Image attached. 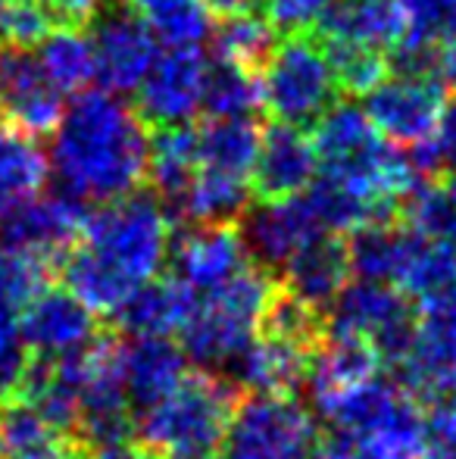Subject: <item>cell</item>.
Listing matches in <instances>:
<instances>
[{"label": "cell", "mask_w": 456, "mask_h": 459, "mask_svg": "<svg viewBox=\"0 0 456 459\" xmlns=\"http://www.w3.org/2000/svg\"><path fill=\"white\" fill-rule=\"evenodd\" d=\"M169 250V210L159 197L125 194L85 216L79 244L63 263V281L94 316H113L134 288L159 275Z\"/></svg>", "instance_id": "obj_1"}, {"label": "cell", "mask_w": 456, "mask_h": 459, "mask_svg": "<svg viewBox=\"0 0 456 459\" xmlns=\"http://www.w3.org/2000/svg\"><path fill=\"white\" fill-rule=\"evenodd\" d=\"M50 134V169L82 204H110L134 194L147 178L151 138L144 119L113 91H82Z\"/></svg>", "instance_id": "obj_2"}, {"label": "cell", "mask_w": 456, "mask_h": 459, "mask_svg": "<svg viewBox=\"0 0 456 459\" xmlns=\"http://www.w3.org/2000/svg\"><path fill=\"white\" fill-rule=\"evenodd\" d=\"M313 147L323 172L319 178L341 187L347 197L372 212V219L388 216L391 206L407 200L416 185L413 163L397 153L357 107L344 103L319 116Z\"/></svg>", "instance_id": "obj_3"}, {"label": "cell", "mask_w": 456, "mask_h": 459, "mask_svg": "<svg viewBox=\"0 0 456 459\" xmlns=\"http://www.w3.org/2000/svg\"><path fill=\"white\" fill-rule=\"evenodd\" d=\"M235 412V387L207 372H188L169 394L141 406L138 431L163 456L216 454Z\"/></svg>", "instance_id": "obj_4"}, {"label": "cell", "mask_w": 456, "mask_h": 459, "mask_svg": "<svg viewBox=\"0 0 456 459\" xmlns=\"http://www.w3.org/2000/svg\"><path fill=\"white\" fill-rule=\"evenodd\" d=\"M279 288L260 269H244L228 284L201 294L182 328L185 353L203 366H231L262 332Z\"/></svg>", "instance_id": "obj_5"}, {"label": "cell", "mask_w": 456, "mask_h": 459, "mask_svg": "<svg viewBox=\"0 0 456 459\" xmlns=\"http://www.w3.org/2000/svg\"><path fill=\"white\" fill-rule=\"evenodd\" d=\"M75 394V431L85 441L107 447L128 437L134 425L132 397L122 375V344L94 338L73 357L54 359Z\"/></svg>", "instance_id": "obj_6"}, {"label": "cell", "mask_w": 456, "mask_h": 459, "mask_svg": "<svg viewBox=\"0 0 456 459\" xmlns=\"http://www.w3.org/2000/svg\"><path fill=\"white\" fill-rule=\"evenodd\" d=\"M338 94L329 54L306 31L288 35L275 44L262 63L260 103L288 126H306L329 113Z\"/></svg>", "instance_id": "obj_7"}, {"label": "cell", "mask_w": 456, "mask_h": 459, "mask_svg": "<svg viewBox=\"0 0 456 459\" xmlns=\"http://www.w3.org/2000/svg\"><path fill=\"white\" fill-rule=\"evenodd\" d=\"M319 441L313 412L291 394H254L231 412L222 459H313Z\"/></svg>", "instance_id": "obj_8"}, {"label": "cell", "mask_w": 456, "mask_h": 459, "mask_svg": "<svg viewBox=\"0 0 456 459\" xmlns=\"http://www.w3.org/2000/svg\"><path fill=\"white\" fill-rule=\"evenodd\" d=\"M325 309H329L331 338L363 344L378 353V359H391V363L403 353L416 328L407 294L384 281H369V278L344 284L341 294Z\"/></svg>", "instance_id": "obj_9"}, {"label": "cell", "mask_w": 456, "mask_h": 459, "mask_svg": "<svg viewBox=\"0 0 456 459\" xmlns=\"http://www.w3.org/2000/svg\"><path fill=\"white\" fill-rule=\"evenodd\" d=\"M447 109V85H441L438 75L432 73H407L388 79L384 75L369 94H366V109L372 126L388 138L391 144L416 147L432 134L438 126L441 113Z\"/></svg>", "instance_id": "obj_10"}, {"label": "cell", "mask_w": 456, "mask_h": 459, "mask_svg": "<svg viewBox=\"0 0 456 459\" xmlns=\"http://www.w3.org/2000/svg\"><path fill=\"white\" fill-rule=\"evenodd\" d=\"M210 60L197 48H169L138 85V116L166 128L185 126L203 109Z\"/></svg>", "instance_id": "obj_11"}, {"label": "cell", "mask_w": 456, "mask_h": 459, "mask_svg": "<svg viewBox=\"0 0 456 459\" xmlns=\"http://www.w3.org/2000/svg\"><path fill=\"white\" fill-rule=\"evenodd\" d=\"M85 229L82 200L63 194H38L0 219V244L38 260L66 256Z\"/></svg>", "instance_id": "obj_12"}, {"label": "cell", "mask_w": 456, "mask_h": 459, "mask_svg": "<svg viewBox=\"0 0 456 459\" xmlns=\"http://www.w3.org/2000/svg\"><path fill=\"white\" fill-rule=\"evenodd\" d=\"M94 66L104 91H138L157 60V38L128 6H107L94 22Z\"/></svg>", "instance_id": "obj_13"}, {"label": "cell", "mask_w": 456, "mask_h": 459, "mask_svg": "<svg viewBox=\"0 0 456 459\" xmlns=\"http://www.w3.org/2000/svg\"><path fill=\"white\" fill-rule=\"evenodd\" d=\"M176 278L194 297L228 284L250 269V250L231 222H197L169 250Z\"/></svg>", "instance_id": "obj_14"}, {"label": "cell", "mask_w": 456, "mask_h": 459, "mask_svg": "<svg viewBox=\"0 0 456 459\" xmlns=\"http://www.w3.org/2000/svg\"><path fill=\"white\" fill-rule=\"evenodd\" d=\"M63 94L25 48H0V119L31 138L50 134L63 119Z\"/></svg>", "instance_id": "obj_15"}, {"label": "cell", "mask_w": 456, "mask_h": 459, "mask_svg": "<svg viewBox=\"0 0 456 459\" xmlns=\"http://www.w3.org/2000/svg\"><path fill=\"white\" fill-rule=\"evenodd\" d=\"M19 334L41 359H63L91 344L98 338V325L91 309L69 290L44 288L19 316Z\"/></svg>", "instance_id": "obj_16"}, {"label": "cell", "mask_w": 456, "mask_h": 459, "mask_svg": "<svg viewBox=\"0 0 456 459\" xmlns=\"http://www.w3.org/2000/svg\"><path fill=\"white\" fill-rule=\"evenodd\" d=\"M378 378H382L378 353H372L363 344H353V341L331 338V344H325L316 357H310L304 381L310 387L313 406L319 410V416L335 422Z\"/></svg>", "instance_id": "obj_17"}, {"label": "cell", "mask_w": 456, "mask_h": 459, "mask_svg": "<svg viewBox=\"0 0 456 459\" xmlns=\"http://www.w3.org/2000/svg\"><path fill=\"white\" fill-rule=\"evenodd\" d=\"M325 235L329 231L323 229L306 194L262 200V206H256L244 222V244L250 256H256L266 266H285L291 256H297L300 250Z\"/></svg>", "instance_id": "obj_18"}, {"label": "cell", "mask_w": 456, "mask_h": 459, "mask_svg": "<svg viewBox=\"0 0 456 459\" xmlns=\"http://www.w3.org/2000/svg\"><path fill=\"white\" fill-rule=\"evenodd\" d=\"M319 160L313 138L300 132V126L275 122L266 132H260V147H256L254 172H250V187L262 200H285L297 197L316 182Z\"/></svg>", "instance_id": "obj_19"}, {"label": "cell", "mask_w": 456, "mask_h": 459, "mask_svg": "<svg viewBox=\"0 0 456 459\" xmlns=\"http://www.w3.org/2000/svg\"><path fill=\"white\" fill-rule=\"evenodd\" d=\"M310 366V347L262 328L235 357V378L254 394H291L304 385Z\"/></svg>", "instance_id": "obj_20"}, {"label": "cell", "mask_w": 456, "mask_h": 459, "mask_svg": "<svg viewBox=\"0 0 456 459\" xmlns=\"http://www.w3.org/2000/svg\"><path fill=\"white\" fill-rule=\"evenodd\" d=\"M325 41L359 44L372 50H397L407 38V13L400 0H335L319 22Z\"/></svg>", "instance_id": "obj_21"}, {"label": "cell", "mask_w": 456, "mask_h": 459, "mask_svg": "<svg viewBox=\"0 0 456 459\" xmlns=\"http://www.w3.org/2000/svg\"><path fill=\"white\" fill-rule=\"evenodd\" d=\"M394 363L400 366L403 391L413 400L438 403L456 397V334L416 325Z\"/></svg>", "instance_id": "obj_22"}, {"label": "cell", "mask_w": 456, "mask_h": 459, "mask_svg": "<svg viewBox=\"0 0 456 459\" xmlns=\"http://www.w3.org/2000/svg\"><path fill=\"white\" fill-rule=\"evenodd\" d=\"M194 300L197 297L176 275L151 278L134 288L113 316L132 338H172L182 334Z\"/></svg>", "instance_id": "obj_23"}, {"label": "cell", "mask_w": 456, "mask_h": 459, "mask_svg": "<svg viewBox=\"0 0 456 459\" xmlns=\"http://www.w3.org/2000/svg\"><path fill=\"white\" fill-rule=\"evenodd\" d=\"M347 275H350L347 244L325 235L285 263V294L323 313L341 294Z\"/></svg>", "instance_id": "obj_24"}, {"label": "cell", "mask_w": 456, "mask_h": 459, "mask_svg": "<svg viewBox=\"0 0 456 459\" xmlns=\"http://www.w3.org/2000/svg\"><path fill=\"white\" fill-rule=\"evenodd\" d=\"M194 138L197 169L250 182L260 147V128L250 116H210V122L194 128Z\"/></svg>", "instance_id": "obj_25"}, {"label": "cell", "mask_w": 456, "mask_h": 459, "mask_svg": "<svg viewBox=\"0 0 456 459\" xmlns=\"http://www.w3.org/2000/svg\"><path fill=\"white\" fill-rule=\"evenodd\" d=\"M0 456L4 459H85L75 435L44 419L25 400H10L0 412Z\"/></svg>", "instance_id": "obj_26"}, {"label": "cell", "mask_w": 456, "mask_h": 459, "mask_svg": "<svg viewBox=\"0 0 456 459\" xmlns=\"http://www.w3.org/2000/svg\"><path fill=\"white\" fill-rule=\"evenodd\" d=\"M122 375L128 397L147 406L188 375V363L185 351L172 344V338H134L132 344H122Z\"/></svg>", "instance_id": "obj_27"}, {"label": "cell", "mask_w": 456, "mask_h": 459, "mask_svg": "<svg viewBox=\"0 0 456 459\" xmlns=\"http://www.w3.org/2000/svg\"><path fill=\"white\" fill-rule=\"evenodd\" d=\"M47 153L38 138L0 119V219L10 216L25 200L38 197L47 182Z\"/></svg>", "instance_id": "obj_28"}, {"label": "cell", "mask_w": 456, "mask_h": 459, "mask_svg": "<svg viewBox=\"0 0 456 459\" xmlns=\"http://www.w3.org/2000/svg\"><path fill=\"white\" fill-rule=\"evenodd\" d=\"M456 281V244L407 229L391 288L407 297H428Z\"/></svg>", "instance_id": "obj_29"}, {"label": "cell", "mask_w": 456, "mask_h": 459, "mask_svg": "<svg viewBox=\"0 0 456 459\" xmlns=\"http://www.w3.org/2000/svg\"><path fill=\"white\" fill-rule=\"evenodd\" d=\"M38 63H41L47 82L60 94H82L94 79V44L79 25H60L50 29L47 38L38 44Z\"/></svg>", "instance_id": "obj_30"}, {"label": "cell", "mask_w": 456, "mask_h": 459, "mask_svg": "<svg viewBox=\"0 0 456 459\" xmlns=\"http://www.w3.org/2000/svg\"><path fill=\"white\" fill-rule=\"evenodd\" d=\"M197 169V138L188 126H166L151 141L147 178L159 194V204L178 206Z\"/></svg>", "instance_id": "obj_31"}, {"label": "cell", "mask_w": 456, "mask_h": 459, "mask_svg": "<svg viewBox=\"0 0 456 459\" xmlns=\"http://www.w3.org/2000/svg\"><path fill=\"white\" fill-rule=\"evenodd\" d=\"M125 6L166 48H197L210 35V10L203 0H128Z\"/></svg>", "instance_id": "obj_32"}, {"label": "cell", "mask_w": 456, "mask_h": 459, "mask_svg": "<svg viewBox=\"0 0 456 459\" xmlns=\"http://www.w3.org/2000/svg\"><path fill=\"white\" fill-rule=\"evenodd\" d=\"M272 48H275L272 22H269V19L254 16V13H244V16H228L213 35L216 63H226V66L244 69V73H254V69H260L262 63L269 60Z\"/></svg>", "instance_id": "obj_33"}, {"label": "cell", "mask_w": 456, "mask_h": 459, "mask_svg": "<svg viewBox=\"0 0 456 459\" xmlns=\"http://www.w3.org/2000/svg\"><path fill=\"white\" fill-rule=\"evenodd\" d=\"M407 219L409 229L456 244V169L447 172L444 182L413 185L407 194Z\"/></svg>", "instance_id": "obj_34"}, {"label": "cell", "mask_w": 456, "mask_h": 459, "mask_svg": "<svg viewBox=\"0 0 456 459\" xmlns=\"http://www.w3.org/2000/svg\"><path fill=\"white\" fill-rule=\"evenodd\" d=\"M47 288L44 260L0 244V316L19 319L38 290Z\"/></svg>", "instance_id": "obj_35"}, {"label": "cell", "mask_w": 456, "mask_h": 459, "mask_svg": "<svg viewBox=\"0 0 456 459\" xmlns=\"http://www.w3.org/2000/svg\"><path fill=\"white\" fill-rule=\"evenodd\" d=\"M260 107V82L254 73L210 63L207 88H203V109L210 116H250Z\"/></svg>", "instance_id": "obj_36"}, {"label": "cell", "mask_w": 456, "mask_h": 459, "mask_svg": "<svg viewBox=\"0 0 456 459\" xmlns=\"http://www.w3.org/2000/svg\"><path fill=\"white\" fill-rule=\"evenodd\" d=\"M329 63L335 73L338 88H347L350 94H369L378 82L388 75V60L382 50L359 48V44H338L329 41Z\"/></svg>", "instance_id": "obj_37"}, {"label": "cell", "mask_w": 456, "mask_h": 459, "mask_svg": "<svg viewBox=\"0 0 456 459\" xmlns=\"http://www.w3.org/2000/svg\"><path fill=\"white\" fill-rule=\"evenodd\" d=\"M54 29L41 0H0V48H38Z\"/></svg>", "instance_id": "obj_38"}, {"label": "cell", "mask_w": 456, "mask_h": 459, "mask_svg": "<svg viewBox=\"0 0 456 459\" xmlns=\"http://www.w3.org/2000/svg\"><path fill=\"white\" fill-rule=\"evenodd\" d=\"M413 169L419 172H453L456 169V103H447L438 126L426 141L413 147Z\"/></svg>", "instance_id": "obj_39"}, {"label": "cell", "mask_w": 456, "mask_h": 459, "mask_svg": "<svg viewBox=\"0 0 456 459\" xmlns=\"http://www.w3.org/2000/svg\"><path fill=\"white\" fill-rule=\"evenodd\" d=\"M331 4L335 0H266V10L275 31L297 35V31H306L323 22V16L329 13Z\"/></svg>", "instance_id": "obj_40"}, {"label": "cell", "mask_w": 456, "mask_h": 459, "mask_svg": "<svg viewBox=\"0 0 456 459\" xmlns=\"http://www.w3.org/2000/svg\"><path fill=\"white\" fill-rule=\"evenodd\" d=\"M422 459H456V397L432 403L426 422V454Z\"/></svg>", "instance_id": "obj_41"}, {"label": "cell", "mask_w": 456, "mask_h": 459, "mask_svg": "<svg viewBox=\"0 0 456 459\" xmlns=\"http://www.w3.org/2000/svg\"><path fill=\"white\" fill-rule=\"evenodd\" d=\"M419 325L456 334V281L419 300Z\"/></svg>", "instance_id": "obj_42"}, {"label": "cell", "mask_w": 456, "mask_h": 459, "mask_svg": "<svg viewBox=\"0 0 456 459\" xmlns=\"http://www.w3.org/2000/svg\"><path fill=\"white\" fill-rule=\"evenodd\" d=\"M54 19L63 25H82L98 19L107 10V0H41Z\"/></svg>", "instance_id": "obj_43"}, {"label": "cell", "mask_w": 456, "mask_h": 459, "mask_svg": "<svg viewBox=\"0 0 456 459\" xmlns=\"http://www.w3.org/2000/svg\"><path fill=\"white\" fill-rule=\"evenodd\" d=\"M432 73L441 79V85L456 88V31H453V35H444L438 44H434Z\"/></svg>", "instance_id": "obj_44"}, {"label": "cell", "mask_w": 456, "mask_h": 459, "mask_svg": "<svg viewBox=\"0 0 456 459\" xmlns=\"http://www.w3.org/2000/svg\"><path fill=\"white\" fill-rule=\"evenodd\" d=\"M94 459H157L151 450L144 447H134L128 441H119V444H107V447H98Z\"/></svg>", "instance_id": "obj_45"}, {"label": "cell", "mask_w": 456, "mask_h": 459, "mask_svg": "<svg viewBox=\"0 0 456 459\" xmlns=\"http://www.w3.org/2000/svg\"><path fill=\"white\" fill-rule=\"evenodd\" d=\"M210 13L228 19V16H244V13H254L262 0H203Z\"/></svg>", "instance_id": "obj_46"}, {"label": "cell", "mask_w": 456, "mask_h": 459, "mask_svg": "<svg viewBox=\"0 0 456 459\" xmlns=\"http://www.w3.org/2000/svg\"><path fill=\"white\" fill-rule=\"evenodd\" d=\"M166 459H216V454H182V456H166Z\"/></svg>", "instance_id": "obj_47"}, {"label": "cell", "mask_w": 456, "mask_h": 459, "mask_svg": "<svg viewBox=\"0 0 456 459\" xmlns=\"http://www.w3.org/2000/svg\"><path fill=\"white\" fill-rule=\"evenodd\" d=\"M0 459H4V456H0Z\"/></svg>", "instance_id": "obj_48"}]
</instances>
